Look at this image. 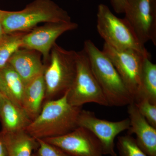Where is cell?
Returning a JSON list of instances; mask_svg holds the SVG:
<instances>
[{"instance_id":"obj_1","label":"cell","mask_w":156,"mask_h":156,"mask_svg":"<svg viewBox=\"0 0 156 156\" xmlns=\"http://www.w3.org/2000/svg\"><path fill=\"white\" fill-rule=\"evenodd\" d=\"M67 92L57 99L45 101L40 114L25 131L35 139H43L64 135L78 127L82 107L70 105Z\"/></svg>"},{"instance_id":"obj_2","label":"cell","mask_w":156,"mask_h":156,"mask_svg":"<svg viewBox=\"0 0 156 156\" xmlns=\"http://www.w3.org/2000/svg\"><path fill=\"white\" fill-rule=\"evenodd\" d=\"M83 50L109 106H126L134 102L115 68L103 52L89 40L84 42Z\"/></svg>"},{"instance_id":"obj_3","label":"cell","mask_w":156,"mask_h":156,"mask_svg":"<svg viewBox=\"0 0 156 156\" xmlns=\"http://www.w3.org/2000/svg\"><path fill=\"white\" fill-rule=\"evenodd\" d=\"M6 34L25 32L45 22H70L68 12L52 0H34L19 11H4L0 18Z\"/></svg>"},{"instance_id":"obj_4","label":"cell","mask_w":156,"mask_h":156,"mask_svg":"<svg viewBox=\"0 0 156 156\" xmlns=\"http://www.w3.org/2000/svg\"><path fill=\"white\" fill-rule=\"evenodd\" d=\"M76 57L75 51L65 50L56 43L53 45L43 74L45 101L59 98L69 90L76 77Z\"/></svg>"},{"instance_id":"obj_5","label":"cell","mask_w":156,"mask_h":156,"mask_svg":"<svg viewBox=\"0 0 156 156\" xmlns=\"http://www.w3.org/2000/svg\"><path fill=\"white\" fill-rule=\"evenodd\" d=\"M97 17L98 32L107 44L117 50L131 49L149 53L127 21L116 16L106 5L98 6Z\"/></svg>"},{"instance_id":"obj_6","label":"cell","mask_w":156,"mask_h":156,"mask_svg":"<svg viewBox=\"0 0 156 156\" xmlns=\"http://www.w3.org/2000/svg\"><path fill=\"white\" fill-rule=\"evenodd\" d=\"M67 98L70 105L77 107L92 102L109 106L83 49L77 52L76 73L72 86L67 91Z\"/></svg>"},{"instance_id":"obj_7","label":"cell","mask_w":156,"mask_h":156,"mask_svg":"<svg viewBox=\"0 0 156 156\" xmlns=\"http://www.w3.org/2000/svg\"><path fill=\"white\" fill-rule=\"evenodd\" d=\"M102 51L115 68L134 102L139 92L144 62L150 54L131 49L117 50L105 43Z\"/></svg>"},{"instance_id":"obj_8","label":"cell","mask_w":156,"mask_h":156,"mask_svg":"<svg viewBox=\"0 0 156 156\" xmlns=\"http://www.w3.org/2000/svg\"><path fill=\"white\" fill-rule=\"evenodd\" d=\"M124 19L138 41L156 45V0H126Z\"/></svg>"},{"instance_id":"obj_9","label":"cell","mask_w":156,"mask_h":156,"mask_svg":"<svg viewBox=\"0 0 156 156\" xmlns=\"http://www.w3.org/2000/svg\"><path fill=\"white\" fill-rule=\"evenodd\" d=\"M78 127L91 131L100 141L104 155L118 156L115 151V139L117 135L130 128L129 118L118 122L101 119L94 112L82 109L78 117Z\"/></svg>"},{"instance_id":"obj_10","label":"cell","mask_w":156,"mask_h":156,"mask_svg":"<svg viewBox=\"0 0 156 156\" xmlns=\"http://www.w3.org/2000/svg\"><path fill=\"white\" fill-rule=\"evenodd\" d=\"M72 156H103L101 144L91 131L78 127L62 136L42 139Z\"/></svg>"},{"instance_id":"obj_11","label":"cell","mask_w":156,"mask_h":156,"mask_svg":"<svg viewBox=\"0 0 156 156\" xmlns=\"http://www.w3.org/2000/svg\"><path fill=\"white\" fill-rule=\"evenodd\" d=\"M78 27L76 23H47L26 33L22 39V48L35 50L43 56L44 64L49 60L50 51L56 40L62 34Z\"/></svg>"},{"instance_id":"obj_12","label":"cell","mask_w":156,"mask_h":156,"mask_svg":"<svg viewBox=\"0 0 156 156\" xmlns=\"http://www.w3.org/2000/svg\"><path fill=\"white\" fill-rule=\"evenodd\" d=\"M130 128L128 134H135L138 146L148 156H156V128L151 126L138 111L134 102L128 105Z\"/></svg>"},{"instance_id":"obj_13","label":"cell","mask_w":156,"mask_h":156,"mask_svg":"<svg viewBox=\"0 0 156 156\" xmlns=\"http://www.w3.org/2000/svg\"><path fill=\"white\" fill-rule=\"evenodd\" d=\"M41 54L35 50L20 48L12 55L9 63L21 78L25 86L44 74L45 65Z\"/></svg>"},{"instance_id":"obj_14","label":"cell","mask_w":156,"mask_h":156,"mask_svg":"<svg viewBox=\"0 0 156 156\" xmlns=\"http://www.w3.org/2000/svg\"><path fill=\"white\" fill-rule=\"evenodd\" d=\"M2 132L15 133L26 131L32 121L23 109L3 96L0 104Z\"/></svg>"},{"instance_id":"obj_15","label":"cell","mask_w":156,"mask_h":156,"mask_svg":"<svg viewBox=\"0 0 156 156\" xmlns=\"http://www.w3.org/2000/svg\"><path fill=\"white\" fill-rule=\"evenodd\" d=\"M45 95L46 86L43 75L26 85L23 95L22 108L32 121L41 111L45 102Z\"/></svg>"},{"instance_id":"obj_16","label":"cell","mask_w":156,"mask_h":156,"mask_svg":"<svg viewBox=\"0 0 156 156\" xmlns=\"http://www.w3.org/2000/svg\"><path fill=\"white\" fill-rule=\"evenodd\" d=\"M25 85L13 67L8 63L0 69V91L3 96L22 107Z\"/></svg>"},{"instance_id":"obj_17","label":"cell","mask_w":156,"mask_h":156,"mask_svg":"<svg viewBox=\"0 0 156 156\" xmlns=\"http://www.w3.org/2000/svg\"><path fill=\"white\" fill-rule=\"evenodd\" d=\"M3 135L8 156H31L39 147L37 140L25 131Z\"/></svg>"},{"instance_id":"obj_18","label":"cell","mask_w":156,"mask_h":156,"mask_svg":"<svg viewBox=\"0 0 156 156\" xmlns=\"http://www.w3.org/2000/svg\"><path fill=\"white\" fill-rule=\"evenodd\" d=\"M150 58L147 57L144 59L138 96L134 102L146 98L151 103L156 104V65Z\"/></svg>"},{"instance_id":"obj_19","label":"cell","mask_w":156,"mask_h":156,"mask_svg":"<svg viewBox=\"0 0 156 156\" xmlns=\"http://www.w3.org/2000/svg\"><path fill=\"white\" fill-rule=\"evenodd\" d=\"M25 32L7 34L0 41V69L4 67L15 52L22 48V39Z\"/></svg>"},{"instance_id":"obj_20","label":"cell","mask_w":156,"mask_h":156,"mask_svg":"<svg viewBox=\"0 0 156 156\" xmlns=\"http://www.w3.org/2000/svg\"><path fill=\"white\" fill-rule=\"evenodd\" d=\"M117 147L120 156H148L138 146L135 138L128 134L118 136Z\"/></svg>"},{"instance_id":"obj_21","label":"cell","mask_w":156,"mask_h":156,"mask_svg":"<svg viewBox=\"0 0 156 156\" xmlns=\"http://www.w3.org/2000/svg\"><path fill=\"white\" fill-rule=\"evenodd\" d=\"M134 103L148 122L156 128V104L151 103L146 98H142Z\"/></svg>"},{"instance_id":"obj_22","label":"cell","mask_w":156,"mask_h":156,"mask_svg":"<svg viewBox=\"0 0 156 156\" xmlns=\"http://www.w3.org/2000/svg\"><path fill=\"white\" fill-rule=\"evenodd\" d=\"M39 147L37 152L40 156H72L61 149L45 142L42 139H37Z\"/></svg>"},{"instance_id":"obj_23","label":"cell","mask_w":156,"mask_h":156,"mask_svg":"<svg viewBox=\"0 0 156 156\" xmlns=\"http://www.w3.org/2000/svg\"><path fill=\"white\" fill-rule=\"evenodd\" d=\"M126 0H111L114 10L117 14L124 13Z\"/></svg>"},{"instance_id":"obj_24","label":"cell","mask_w":156,"mask_h":156,"mask_svg":"<svg viewBox=\"0 0 156 156\" xmlns=\"http://www.w3.org/2000/svg\"><path fill=\"white\" fill-rule=\"evenodd\" d=\"M0 156H8L4 135L2 131L0 132Z\"/></svg>"},{"instance_id":"obj_25","label":"cell","mask_w":156,"mask_h":156,"mask_svg":"<svg viewBox=\"0 0 156 156\" xmlns=\"http://www.w3.org/2000/svg\"><path fill=\"white\" fill-rule=\"evenodd\" d=\"M6 35H7V34L5 32L2 25V23L0 21V41Z\"/></svg>"},{"instance_id":"obj_26","label":"cell","mask_w":156,"mask_h":156,"mask_svg":"<svg viewBox=\"0 0 156 156\" xmlns=\"http://www.w3.org/2000/svg\"><path fill=\"white\" fill-rule=\"evenodd\" d=\"M31 156H40L37 153V151H36L34 152H33V153L32 154Z\"/></svg>"},{"instance_id":"obj_27","label":"cell","mask_w":156,"mask_h":156,"mask_svg":"<svg viewBox=\"0 0 156 156\" xmlns=\"http://www.w3.org/2000/svg\"><path fill=\"white\" fill-rule=\"evenodd\" d=\"M3 97V95L2 94V93H1V91H0V104H1V101H2Z\"/></svg>"},{"instance_id":"obj_28","label":"cell","mask_w":156,"mask_h":156,"mask_svg":"<svg viewBox=\"0 0 156 156\" xmlns=\"http://www.w3.org/2000/svg\"><path fill=\"white\" fill-rule=\"evenodd\" d=\"M4 11L3 10H0V18H1V17H2V15L4 13Z\"/></svg>"}]
</instances>
